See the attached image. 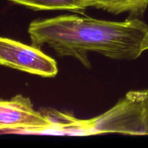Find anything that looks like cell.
I'll return each mask as SVG.
<instances>
[{
  "mask_svg": "<svg viewBox=\"0 0 148 148\" xmlns=\"http://www.w3.org/2000/svg\"><path fill=\"white\" fill-rule=\"evenodd\" d=\"M33 46L48 45L59 56H72L90 67V52L117 60H134L148 50V25L138 17L108 21L64 14L32 22Z\"/></svg>",
  "mask_w": 148,
  "mask_h": 148,
  "instance_id": "6da1fadb",
  "label": "cell"
},
{
  "mask_svg": "<svg viewBox=\"0 0 148 148\" xmlns=\"http://www.w3.org/2000/svg\"><path fill=\"white\" fill-rule=\"evenodd\" d=\"M88 134L117 132L148 134V91H132L116 106L88 120Z\"/></svg>",
  "mask_w": 148,
  "mask_h": 148,
  "instance_id": "7a4b0ae2",
  "label": "cell"
},
{
  "mask_svg": "<svg viewBox=\"0 0 148 148\" xmlns=\"http://www.w3.org/2000/svg\"><path fill=\"white\" fill-rule=\"evenodd\" d=\"M62 132L56 115L52 117L34 109L30 98L17 95L10 100L0 99V134Z\"/></svg>",
  "mask_w": 148,
  "mask_h": 148,
  "instance_id": "3957f363",
  "label": "cell"
},
{
  "mask_svg": "<svg viewBox=\"0 0 148 148\" xmlns=\"http://www.w3.org/2000/svg\"><path fill=\"white\" fill-rule=\"evenodd\" d=\"M0 65L43 77H54L57 64L39 48L0 37Z\"/></svg>",
  "mask_w": 148,
  "mask_h": 148,
  "instance_id": "277c9868",
  "label": "cell"
},
{
  "mask_svg": "<svg viewBox=\"0 0 148 148\" xmlns=\"http://www.w3.org/2000/svg\"><path fill=\"white\" fill-rule=\"evenodd\" d=\"M33 10H66L82 13L88 7H93V0H9Z\"/></svg>",
  "mask_w": 148,
  "mask_h": 148,
  "instance_id": "5b68a950",
  "label": "cell"
},
{
  "mask_svg": "<svg viewBox=\"0 0 148 148\" xmlns=\"http://www.w3.org/2000/svg\"><path fill=\"white\" fill-rule=\"evenodd\" d=\"M148 7V0H93V7L112 14L128 13L130 17H141Z\"/></svg>",
  "mask_w": 148,
  "mask_h": 148,
  "instance_id": "8992f818",
  "label": "cell"
},
{
  "mask_svg": "<svg viewBox=\"0 0 148 148\" xmlns=\"http://www.w3.org/2000/svg\"><path fill=\"white\" fill-rule=\"evenodd\" d=\"M147 91H148V90H147Z\"/></svg>",
  "mask_w": 148,
  "mask_h": 148,
  "instance_id": "52a82bcc",
  "label": "cell"
}]
</instances>
